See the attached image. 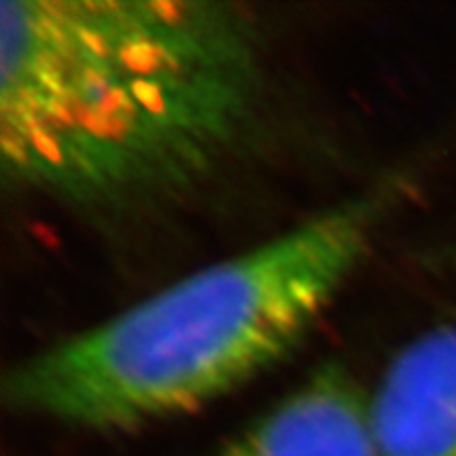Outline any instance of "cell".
Returning a JSON list of instances; mask_svg holds the SVG:
<instances>
[{
    "instance_id": "cell-4",
    "label": "cell",
    "mask_w": 456,
    "mask_h": 456,
    "mask_svg": "<svg viewBox=\"0 0 456 456\" xmlns=\"http://www.w3.org/2000/svg\"><path fill=\"white\" fill-rule=\"evenodd\" d=\"M210 456H379L368 396L338 363L319 368Z\"/></svg>"
},
{
    "instance_id": "cell-2",
    "label": "cell",
    "mask_w": 456,
    "mask_h": 456,
    "mask_svg": "<svg viewBox=\"0 0 456 456\" xmlns=\"http://www.w3.org/2000/svg\"><path fill=\"white\" fill-rule=\"evenodd\" d=\"M391 186L26 356L5 372L3 401L19 414L89 431H131L208 405L313 329L370 249L394 205Z\"/></svg>"
},
{
    "instance_id": "cell-3",
    "label": "cell",
    "mask_w": 456,
    "mask_h": 456,
    "mask_svg": "<svg viewBox=\"0 0 456 456\" xmlns=\"http://www.w3.org/2000/svg\"><path fill=\"white\" fill-rule=\"evenodd\" d=\"M368 408L379 456H456V319L398 349Z\"/></svg>"
},
{
    "instance_id": "cell-5",
    "label": "cell",
    "mask_w": 456,
    "mask_h": 456,
    "mask_svg": "<svg viewBox=\"0 0 456 456\" xmlns=\"http://www.w3.org/2000/svg\"><path fill=\"white\" fill-rule=\"evenodd\" d=\"M447 261H450V265L456 271V242H454V245H452L450 252H447Z\"/></svg>"
},
{
    "instance_id": "cell-1",
    "label": "cell",
    "mask_w": 456,
    "mask_h": 456,
    "mask_svg": "<svg viewBox=\"0 0 456 456\" xmlns=\"http://www.w3.org/2000/svg\"><path fill=\"white\" fill-rule=\"evenodd\" d=\"M261 85V28L238 3H0V166L56 199L121 205L203 180Z\"/></svg>"
}]
</instances>
